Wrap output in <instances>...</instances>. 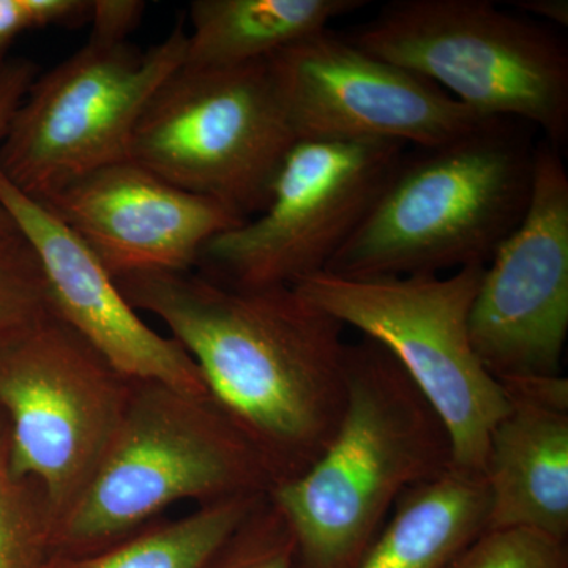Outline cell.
<instances>
[{"label":"cell","instance_id":"obj_1","mask_svg":"<svg viewBox=\"0 0 568 568\" xmlns=\"http://www.w3.org/2000/svg\"><path fill=\"white\" fill-rule=\"evenodd\" d=\"M115 282L133 308L170 328L274 485L321 457L345 413V325L293 286L241 290L193 271Z\"/></svg>","mask_w":568,"mask_h":568},{"label":"cell","instance_id":"obj_2","mask_svg":"<svg viewBox=\"0 0 568 568\" xmlns=\"http://www.w3.org/2000/svg\"><path fill=\"white\" fill-rule=\"evenodd\" d=\"M454 467L436 410L383 346L347 351L345 413L321 457L267 499L286 523L297 568H355L410 489Z\"/></svg>","mask_w":568,"mask_h":568},{"label":"cell","instance_id":"obj_3","mask_svg":"<svg viewBox=\"0 0 568 568\" xmlns=\"http://www.w3.org/2000/svg\"><path fill=\"white\" fill-rule=\"evenodd\" d=\"M403 156L327 267L346 278L439 275L485 267L528 209L536 148L518 122Z\"/></svg>","mask_w":568,"mask_h":568},{"label":"cell","instance_id":"obj_4","mask_svg":"<svg viewBox=\"0 0 568 568\" xmlns=\"http://www.w3.org/2000/svg\"><path fill=\"white\" fill-rule=\"evenodd\" d=\"M272 485L256 448L211 396L134 379L99 465L55 521L52 548L54 555H91L175 504L267 495Z\"/></svg>","mask_w":568,"mask_h":568},{"label":"cell","instance_id":"obj_5","mask_svg":"<svg viewBox=\"0 0 568 568\" xmlns=\"http://www.w3.org/2000/svg\"><path fill=\"white\" fill-rule=\"evenodd\" d=\"M346 36L485 121L530 123L556 148L567 138V47L540 22L489 0H395Z\"/></svg>","mask_w":568,"mask_h":568},{"label":"cell","instance_id":"obj_6","mask_svg":"<svg viewBox=\"0 0 568 568\" xmlns=\"http://www.w3.org/2000/svg\"><path fill=\"white\" fill-rule=\"evenodd\" d=\"M484 271L384 278L323 272L293 286L398 362L446 426L454 466L478 474L489 435L508 409L503 387L470 342V308Z\"/></svg>","mask_w":568,"mask_h":568},{"label":"cell","instance_id":"obj_7","mask_svg":"<svg viewBox=\"0 0 568 568\" xmlns=\"http://www.w3.org/2000/svg\"><path fill=\"white\" fill-rule=\"evenodd\" d=\"M186 39L182 22L145 51L129 41L89 39L37 77L0 145V174L44 201L93 171L130 160L141 115L183 65Z\"/></svg>","mask_w":568,"mask_h":568},{"label":"cell","instance_id":"obj_8","mask_svg":"<svg viewBox=\"0 0 568 568\" xmlns=\"http://www.w3.org/2000/svg\"><path fill=\"white\" fill-rule=\"evenodd\" d=\"M295 142L268 61L222 70L182 65L141 115L130 160L245 222L267 204Z\"/></svg>","mask_w":568,"mask_h":568},{"label":"cell","instance_id":"obj_9","mask_svg":"<svg viewBox=\"0 0 568 568\" xmlns=\"http://www.w3.org/2000/svg\"><path fill=\"white\" fill-rule=\"evenodd\" d=\"M133 381L52 313L0 349L11 469L43 489L54 525L99 465Z\"/></svg>","mask_w":568,"mask_h":568},{"label":"cell","instance_id":"obj_10","mask_svg":"<svg viewBox=\"0 0 568 568\" xmlns=\"http://www.w3.org/2000/svg\"><path fill=\"white\" fill-rule=\"evenodd\" d=\"M405 149L394 142H295L263 211L204 246L201 274L241 290L294 286L323 274Z\"/></svg>","mask_w":568,"mask_h":568},{"label":"cell","instance_id":"obj_11","mask_svg":"<svg viewBox=\"0 0 568 568\" xmlns=\"http://www.w3.org/2000/svg\"><path fill=\"white\" fill-rule=\"evenodd\" d=\"M297 141L436 149L489 121L332 29L268 61Z\"/></svg>","mask_w":568,"mask_h":568},{"label":"cell","instance_id":"obj_12","mask_svg":"<svg viewBox=\"0 0 568 568\" xmlns=\"http://www.w3.org/2000/svg\"><path fill=\"white\" fill-rule=\"evenodd\" d=\"M470 342L497 381L562 375L568 332V174L559 148H536L521 222L485 265Z\"/></svg>","mask_w":568,"mask_h":568},{"label":"cell","instance_id":"obj_13","mask_svg":"<svg viewBox=\"0 0 568 568\" xmlns=\"http://www.w3.org/2000/svg\"><path fill=\"white\" fill-rule=\"evenodd\" d=\"M40 203L114 280L192 272L213 237L244 222L223 204L179 189L133 160L93 171Z\"/></svg>","mask_w":568,"mask_h":568},{"label":"cell","instance_id":"obj_14","mask_svg":"<svg viewBox=\"0 0 568 568\" xmlns=\"http://www.w3.org/2000/svg\"><path fill=\"white\" fill-rule=\"evenodd\" d=\"M0 203L39 260L52 315L123 375L209 395L192 357L142 321L99 257L58 215L2 174Z\"/></svg>","mask_w":568,"mask_h":568},{"label":"cell","instance_id":"obj_15","mask_svg":"<svg viewBox=\"0 0 568 568\" xmlns=\"http://www.w3.org/2000/svg\"><path fill=\"white\" fill-rule=\"evenodd\" d=\"M507 413L489 435L481 476L488 528L568 537V406L506 395Z\"/></svg>","mask_w":568,"mask_h":568},{"label":"cell","instance_id":"obj_16","mask_svg":"<svg viewBox=\"0 0 568 568\" xmlns=\"http://www.w3.org/2000/svg\"><path fill=\"white\" fill-rule=\"evenodd\" d=\"M364 6V0H196L190 6L183 67L222 70L271 61Z\"/></svg>","mask_w":568,"mask_h":568},{"label":"cell","instance_id":"obj_17","mask_svg":"<svg viewBox=\"0 0 568 568\" xmlns=\"http://www.w3.org/2000/svg\"><path fill=\"white\" fill-rule=\"evenodd\" d=\"M481 474L452 467L407 491L355 568H450L488 528Z\"/></svg>","mask_w":568,"mask_h":568},{"label":"cell","instance_id":"obj_18","mask_svg":"<svg viewBox=\"0 0 568 568\" xmlns=\"http://www.w3.org/2000/svg\"><path fill=\"white\" fill-rule=\"evenodd\" d=\"M265 496L231 497L182 518H160L91 555H54L48 568H209Z\"/></svg>","mask_w":568,"mask_h":568},{"label":"cell","instance_id":"obj_19","mask_svg":"<svg viewBox=\"0 0 568 568\" xmlns=\"http://www.w3.org/2000/svg\"><path fill=\"white\" fill-rule=\"evenodd\" d=\"M54 517L43 489L14 474L9 429L0 414V568H48Z\"/></svg>","mask_w":568,"mask_h":568},{"label":"cell","instance_id":"obj_20","mask_svg":"<svg viewBox=\"0 0 568 568\" xmlns=\"http://www.w3.org/2000/svg\"><path fill=\"white\" fill-rule=\"evenodd\" d=\"M50 313L39 260L17 231L0 241V349Z\"/></svg>","mask_w":568,"mask_h":568},{"label":"cell","instance_id":"obj_21","mask_svg":"<svg viewBox=\"0 0 568 568\" xmlns=\"http://www.w3.org/2000/svg\"><path fill=\"white\" fill-rule=\"evenodd\" d=\"M450 568H568L567 540L536 530H485Z\"/></svg>","mask_w":568,"mask_h":568},{"label":"cell","instance_id":"obj_22","mask_svg":"<svg viewBox=\"0 0 568 568\" xmlns=\"http://www.w3.org/2000/svg\"><path fill=\"white\" fill-rule=\"evenodd\" d=\"M209 568H297L293 536L267 496Z\"/></svg>","mask_w":568,"mask_h":568},{"label":"cell","instance_id":"obj_23","mask_svg":"<svg viewBox=\"0 0 568 568\" xmlns=\"http://www.w3.org/2000/svg\"><path fill=\"white\" fill-rule=\"evenodd\" d=\"M91 6L85 0H0V67L22 33L84 24Z\"/></svg>","mask_w":568,"mask_h":568},{"label":"cell","instance_id":"obj_24","mask_svg":"<svg viewBox=\"0 0 568 568\" xmlns=\"http://www.w3.org/2000/svg\"><path fill=\"white\" fill-rule=\"evenodd\" d=\"M39 77V67L24 58L9 59L0 67V145L6 140L11 118L18 110L32 82ZM17 233L13 220L0 203V241Z\"/></svg>","mask_w":568,"mask_h":568},{"label":"cell","instance_id":"obj_25","mask_svg":"<svg viewBox=\"0 0 568 568\" xmlns=\"http://www.w3.org/2000/svg\"><path fill=\"white\" fill-rule=\"evenodd\" d=\"M145 3L138 0H92V33L89 39L126 41L140 24Z\"/></svg>","mask_w":568,"mask_h":568},{"label":"cell","instance_id":"obj_26","mask_svg":"<svg viewBox=\"0 0 568 568\" xmlns=\"http://www.w3.org/2000/svg\"><path fill=\"white\" fill-rule=\"evenodd\" d=\"M519 10L526 11L529 17L541 18L551 26L567 28L568 2L567 0H526L519 3Z\"/></svg>","mask_w":568,"mask_h":568}]
</instances>
